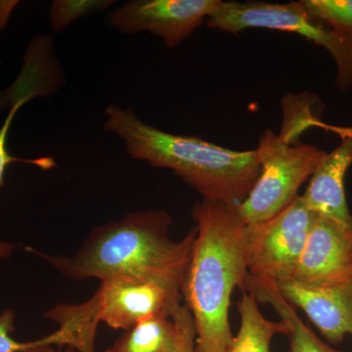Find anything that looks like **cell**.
<instances>
[{"instance_id":"cb8c5ba5","label":"cell","mask_w":352,"mask_h":352,"mask_svg":"<svg viewBox=\"0 0 352 352\" xmlns=\"http://www.w3.org/2000/svg\"><path fill=\"white\" fill-rule=\"evenodd\" d=\"M18 113L17 109H11L7 115L6 120H4L3 124L0 127V131H6L7 134L10 131L11 124H12L14 118H15L16 113ZM29 160L30 164H34V166H38L41 170H48L51 168H54L55 161L52 157H38V159H28Z\"/></svg>"},{"instance_id":"9c48e42d","label":"cell","mask_w":352,"mask_h":352,"mask_svg":"<svg viewBox=\"0 0 352 352\" xmlns=\"http://www.w3.org/2000/svg\"><path fill=\"white\" fill-rule=\"evenodd\" d=\"M352 278V223L315 214L291 281L324 288Z\"/></svg>"},{"instance_id":"6da1fadb","label":"cell","mask_w":352,"mask_h":352,"mask_svg":"<svg viewBox=\"0 0 352 352\" xmlns=\"http://www.w3.org/2000/svg\"><path fill=\"white\" fill-rule=\"evenodd\" d=\"M171 223L170 215L164 210H138L94 227L73 256L31 251L76 281L124 278L156 282L182 292L197 229L182 240L173 241L168 234Z\"/></svg>"},{"instance_id":"30bf717a","label":"cell","mask_w":352,"mask_h":352,"mask_svg":"<svg viewBox=\"0 0 352 352\" xmlns=\"http://www.w3.org/2000/svg\"><path fill=\"white\" fill-rule=\"evenodd\" d=\"M282 296L307 315L328 342L340 344L352 337V278L324 288H308L287 281L277 283Z\"/></svg>"},{"instance_id":"603a6c76","label":"cell","mask_w":352,"mask_h":352,"mask_svg":"<svg viewBox=\"0 0 352 352\" xmlns=\"http://www.w3.org/2000/svg\"><path fill=\"white\" fill-rule=\"evenodd\" d=\"M68 346L66 336L58 329L54 333L36 340L34 346L20 352H76L75 349L69 346L67 349H62L61 346Z\"/></svg>"},{"instance_id":"8992f818","label":"cell","mask_w":352,"mask_h":352,"mask_svg":"<svg viewBox=\"0 0 352 352\" xmlns=\"http://www.w3.org/2000/svg\"><path fill=\"white\" fill-rule=\"evenodd\" d=\"M314 214L302 196L281 212L245 227V254L249 274L276 283L291 281L295 274Z\"/></svg>"},{"instance_id":"7c38bea8","label":"cell","mask_w":352,"mask_h":352,"mask_svg":"<svg viewBox=\"0 0 352 352\" xmlns=\"http://www.w3.org/2000/svg\"><path fill=\"white\" fill-rule=\"evenodd\" d=\"M244 289L256 296L258 302L270 303L288 326L289 352H344L322 342L296 314L295 308L282 296L277 283L248 275Z\"/></svg>"},{"instance_id":"5bb4252c","label":"cell","mask_w":352,"mask_h":352,"mask_svg":"<svg viewBox=\"0 0 352 352\" xmlns=\"http://www.w3.org/2000/svg\"><path fill=\"white\" fill-rule=\"evenodd\" d=\"M179 331L173 319L159 316L127 330L104 352H177Z\"/></svg>"},{"instance_id":"44dd1931","label":"cell","mask_w":352,"mask_h":352,"mask_svg":"<svg viewBox=\"0 0 352 352\" xmlns=\"http://www.w3.org/2000/svg\"><path fill=\"white\" fill-rule=\"evenodd\" d=\"M15 314L13 310L6 309L0 314V352H20L36 344V340L21 342L14 340Z\"/></svg>"},{"instance_id":"d6986e66","label":"cell","mask_w":352,"mask_h":352,"mask_svg":"<svg viewBox=\"0 0 352 352\" xmlns=\"http://www.w3.org/2000/svg\"><path fill=\"white\" fill-rule=\"evenodd\" d=\"M43 96V87L38 75L31 69L23 68L15 82L6 89L0 90V113L10 109L16 102Z\"/></svg>"},{"instance_id":"d4e9b609","label":"cell","mask_w":352,"mask_h":352,"mask_svg":"<svg viewBox=\"0 0 352 352\" xmlns=\"http://www.w3.org/2000/svg\"><path fill=\"white\" fill-rule=\"evenodd\" d=\"M19 4L18 0H0V34L6 29L13 11Z\"/></svg>"},{"instance_id":"484cf974","label":"cell","mask_w":352,"mask_h":352,"mask_svg":"<svg viewBox=\"0 0 352 352\" xmlns=\"http://www.w3.org/2000/svg\"><path fill=\"white\" fill-rule=\"evenodd\" d=\"M329 131L336 132V133L340 134V135H342V134L352 133V126L351 127L330 126V127H329Z\"/></svg>"},{"instance_id":"52a82bcc","label":"cell","mask_w":352,"mask_h":352,"mask_svg":"<svg viewBox=\"0 0 352 352\" xmlns=\"http://www.w3.org/2000/svg\"><path fill=\"white\" fill-rule=\"evenodd\" d=\"M221 0H131L106 15L105 24L122 34L148 32L175 48L193 34Z\"/></svg>"},{"instance_id":"4fadbf2b","label":"cell","mask_w":352,"mask_h":352,"mask_svg":"<svg viewBox=\"0 0 352 352\" xmlns=\"http://www.w3.org/2000/svg\"><path fill=\"white\" fill-rule=\"evenodd\" d=\"M238 310L240 329L226 352H270V344L277 333L288 335L283 321L266 319L259 310L258 300L252 293L243 294Z\"/></svg>"},{"instance_id":"ac0fdd59","label":"cell","mask_w":352,"mask_h":352,"mask_svg":"<svg viewBox=\"0 0 352 352\" xmlns=\"http://www.w3.org/2000/svg\"><path fill=\"white\" fill-rule=\"evenodd\" d=\"M113 4V0H54L50 8L51 30L60 34L76 21L103 12Z\"/></svg>"},{"instance_id":"ba28073f","label":"cell","mask_w":352,"mask_h":352,"mask_svg":"<svg viewBox=\"0 0 352 352\" xmlns=\"http://www.w3.org/2000/svg\"><path fill=\"white\" fill-rule=\"evenodd\" d=\"M180 296L182 292L156 282L120 278L102 281L88 300L99 321L127 331L154 317H170Z\"/></svg>"},{"instance_id":"2e32d148","label":"cell","mask_w":352,"mask_h":352,"mask_svg":"<svg viewBox=\"0 0 352 352\" xmlns=\"http://www.w3.org/2000/svg\"><path fill=\"white\" fill-rule=\"evenodd\" d=\"M284 126L280 136L286 142L298 143V136L312 126L328 129L317 113H320V101L312 94H289L284 97Z\"/></svg>"},{"instance_id":"5b68a950","label":"cell","mask_w":352,"mask_h":352,"mask_svg":"<svg viewBox=\"0 0 352 352\" xmlns=\"http://www.w3.org/2000/svg\"><path fill=\"white\" fill-rule=\"evenodd\" d=\"M256 150L261 173L239 204L247 224L265 221L288 207L327 153L311 144H291L271 129L263 132Z\"/></svg>"},{"instance_id":"7402d4cb","label":"cell","mask_w":352,"mask_h":352,"mask_svg":"<svg viewBox=\"0 0 352 352\" xmlns=\"http://www.w3.org/2000/svg\"><path fill=\"white\" fill-rule=\"evenodd\" d=\"M7 139L8 134L6 131H0V186L4 183V175L7 166L13 163H25L29 164V160L20 159L11 156L9 154L8 148H7ZM15 245L8 242H1L0 241V258H7L11 256Z\"/></svg>"},{"instance_id":"8fae6325","label":"cell","mask_w":352,"mask_h":352,"mask_svg":"<svg viewBox=\"0 0 352 352\" xmlns=\"http://www.w3.org/2000/svg\"><path fill=\"white\" fill-rule=\"evenodd\" d=\"M340 138V144L326 153L310 176L307 191L300 196L314 214L352 223L344 187L347 171L352 166V133Z\"/></svg>"},{"instance_id":"277c9868","label":"cell","mask_w":352,"mask_h":352,"mask_svg":"<svg viewBox=\"0 0 352 352\" xmlns=\"http://www.w3.org/2000/svg\"><path fill=\"white\" fill-rule=\"evenodd\" d=\"M208 28L238 34L248 29H267L300 34L325 48L337 66L336 85L340 91L352 87V44L308 12L302 1H222L207 19Z\"/></svg>"},{"instance_id":"e0dca14e","label":"cell","mask_w":352,"mask_h":352,"mask_svg":"<svg viewBox=\"0 0 352 352\" xmlns=\"http://www.w3.org/2000/svg\"><path fill=\"white\" fill-rule=\"evenodd\" d=\"M315 19L352 44V0H302Z\"/></svg>"},{"instance_id":"ffe728a7","label":"cell","mask_w":352,"mask_h":352,"mask_svg":"<svg viewBox=\"0 0 352 352\" xmlns=\"http://www.w3.org/2000/svg\"><path fill=\"white\" fill-rule=\"evenodd\" d=\"M170 318L179 331V346L177 352H195V325L188 308L185 307V305L177 303L171 310Z\"/></svg>"},{"instance_id":"3957f363","label":"cell","mask_w":352,"mask_h":352,"mask_svg":"<svg viewBox=\"0 0 352 352\" xmlns=\"http://www.w3.org/2000/svg\"><path fill=\"white\" fill-rule=\"evenodd\" d=\"M104 117V129L122 141L129 156L173 170L203 198L241 204L261 173L256 149L235 151L168 133L146 124L131 108L109 105Z\"/></svg>"},{"instance_id":"9a60e30c","label":"cell","mask_w":352,"mask_h":352,"mask_svg":"<svg viewBox=\"0 0 352 352\" xmlns=\"http://www.w3.org/2000/svg\"><path fill=\"white\" fill-rule=\"evenodd\" d=\"M45 317L59 325L68 346L78 352H95V336L100 321L88 300L80 305H58L48 310Z\"/></svg>"},{"instance_id":"7a4b0ae2","label":"cell","mask_w":352,"mask_h":352,"mask_svg":"<svg viewBox=\"0 0 352 352\" xmlns=\"http://www.w3.org/2000/svg\"><path fill=\"white\" fill-rule=\"evenodd\" d=\"M192 215L197 234L182 287L193 318L195 352H226L234 338L229 307L235 288L249 275L245 223L239 204L203 198Z\"/></svg>"}]
</instances>
